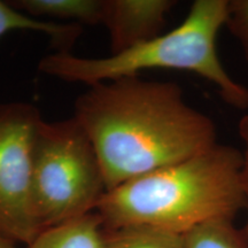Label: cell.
<instances>
[{
	"mask_svg": "<svg viewBox=\"0 0 248 248\" xmlns=\"http://www.w3.org/2000/svg\"><path fill=\"white\" fill-rule=\"evenodd\" d=\"M229 0H195L184 21L153 39L105 58L55 52L39 61L45 75L92 86L151 69L186 70L209 80L229 106L248 108V88L233 79L217 54L216 38L225 27Z\"/></svg>",
	"mask_w": 248,
	"mask_h": 248,
	"instance_id": "3",
	"label": "cell"
},
{
	"mask_svg": "<svg viewBox=\"0 0 248 248\" xmlns=\"http://www.w3.org/2000/svg\"><path fill=\"white\" fill-rule=\"evenodd\" d=\"M102 248H184V235L141 225L105 228Z\"/></svg>",
	"mask_w": 248,
	"mask_h": 248,
	"instance_id": "10",
	"label": "cell"
},
{
	"mask_svg": "<svg viewBox=\"0 0 248 248\" xmlns=\"http://www.w3.org/2000/svg\"><path fill=\"white\" fill-rule=\"evenodd\" d=\"M243 151L208 150L108 191L95 213L106 229L141 225L184 235L207 222L233 221L245 208Z\"/></svg>",
	"mask_w": 248,
	"mask_h": 248,
	"instance_id": "2",
	"label": "cell"
},
{
	"mask_svg": "<svg viewBox=\"0 0 248 248\" xmlns=\"http://www.w3.org/2000/svg\"><path fill=\"white\" fill-rule=\"evenodd\" d=\"M105 226L93 212L45 229L27 248H102Z\"/></svg>",
	"mask_w": 248,
	"mask_h": 248,
	"instance_id": "7",
	"label": "cell"
},
{
	"mask_svg": "<svg viewBox=\"0 0 248 248\" xmlns=\"http://www.w3.org/2000/svg\"><path fill=\"white\" fill-rule=\"evenodd\" d=\"M0 248H16L15 243L0 235Z\"/></svg>",
	"mask_w": 248,
	"mask_h": 248,
	"instance_id": "14",
	"label": "cell"
},
{
	"mask_svg": "<svg viewBox=\"0 0 248 248\" xmlns=\"http://www.w3.org/2000/svg\"><path fill=\"white\" fill-rule=\"evenodd\" d=\"M15 8L38 20H61L71 24H102L105 0H15Z\"/></svg>",
	"mask_w": 248,
	"mask_h": 248,
	"instance_id": "8",
	"label": "cell"
},
{
	"mask_svg": "<svg viewBox=\"0 0 248 248\" xmlns=\"http://www.w3.org/2000/svg\"><path fill=\"white\" fill-rule=\"evenodd\" d=\"M91 139L77 121L37 126L32 144V202L40 232L95 212L107 193Z\"/></svg>",
	"mask_w": 248,
	"mask_h": 248,
	"instance_id": "4",
	"label": "cell"
},
{
	"mask_svg": "<svg viewBox=\"0 0 248 248\" xmlns=\"http://www.w3.org/2000/svg\"><path fill=\"white\" fill-rule=\"evenodd\" d=\"M73 117L91 139L108 191L217 142L215 123L186 102L181 86L138 76L89 86Z\"/></svg>",
	"mask_w": 248,
	"mask_h": 248,
	"instance_id": "1",
	"label": "cell"
},
{
	"mask_svg": "<svg viewBox=\"0 0 248 248\" xmlns=\"http://www.w3.org/2000/svg\"><path fill=\"white\" fill-rule=\"evenodd\" d=\"M225 27L240 44L248 63V0H229Z\"/></svg>",
	"mask_w": 248,
	"mask_h": 248,
	"instance_id": "12",
	"label": "cell"
},
{
	"mask_svg": "<svg viewBox=\"0 0 248 248\" xmlns=\"http://www.w3.org/2000/svg\"><path fill=\"white\" fill-rule=\"evenodd\" d=\"M172 0H105L102 24L109 32L111 54L161 35Z\"/></svg>",
	"mask_w": 248,
	"mask_h": 248,
	"instance_id": "6",
	"label": "cell"
},
{
	"mask_svg": "<svg viewBox=\"0 0 248 248\" xmlns=\"http://www.w3.org/2000/svg\"><path fill=\"white\" fill-rule=\"evenodd\" d=\"M184 248H248L244 231L233 221L217 219L192 229L184 234Z\"/></svg>",
	"mask_w": 248,
	"mask_h": 248,
	"instance_id": "11",
	"label": "cell"
},
{
	"mask_svg": "<svg viewBox=\"0 0 248 248\" xmlns=\"http://www.w3.org/2000/svg\"><path fill=\"white\" fill-rule=\"evenodd\" d=\"M238 132H239L241 141H243V145H244L243 188H244V195H245V208H247V212H248V114L240 119L239 124H238ZM244 232L248 239V219H247V224Z\"/></svg>",
	"mask_w": 248,
	"mask_h": 248,
	"instance_id": "13",
	"label": "cell"
},
{
	"mask_svg": "<svg viewBox=\"0 0 248 248\" xmlns=\"http://www.w3.org/2000/svg\"><path fill=\"white\" fill-rule=\"evenodd\" d=\"M16 30H30L44 33L60 48V52H69L68 49L75 44L83 31L78 24L38 20L18 11L11 2L0 1V38L6 33Z\"/></svg>",
	"mask_w": 248,
	"mask_h": 248,
	"instance_id": "9",
	"label": "cell"
},
{
	"mask_svg": "<svg viewBox=\"0 0 248 248\" xmlns=\"http://www.w3.org/2000/svg\"><path fill=\"white\" fill-rule=\"evenodd\" d=\"M42 120L29 102L0 104V235L26 246L40 233L32 202V144Z\"/></svg>",
	"mask_w": 248,
	"mask_h": 248,
	"instance_id": "5",
	"label": "cell"
}]
</instances>
